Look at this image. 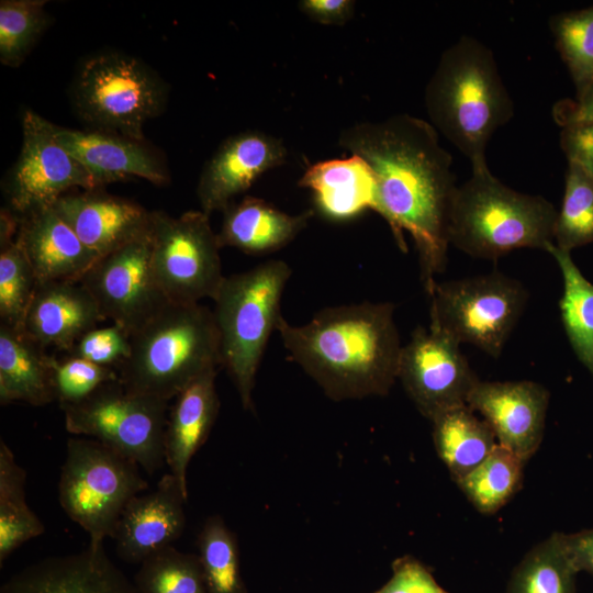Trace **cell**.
<instances>
[{
    "instance_id": "obj_36",
    "label": "cell",
    "mask_w": 593,
    "mask_h": 593,
    "mask_svg": "<svg viewBox=\"0 0 593 593\" xmlns=\"http://www.w3.org/2000/svg\"><path fill=\"white\" fill-rule=\"evenodd\" d=\"M46 1L2 0L0 2V61L18 67L48 24Z\"/></svg>"
},
{
    "instance_id": "obj_8",
    "label": "cell",
    "mask_w": 593,
    "mask_h": 593,
    "mask_svg": "<svg viewBox=\"0 0 593 593\" xmlns=\"http://www.w3.org/2000/svg\"><path fill=\"white\" fill-rule=\"evenodd\" d=\"M148 489L139 466L88 437L69 438L58 480V502L63 511L89 537L103 545L113 538L126 504Z\"/></svg>"
},
{
    "instance_id": "obj_35",
    "label": "cell",
    "mask_w": 593,
    "mask_h": 593,
    "mask_svg": "<svg viewBox=\"0 0 593 593\" xmlns=\"http://www.w3.org/2000/svg\"><path fill=\"white\" fill-rule=\"evenodd\" d=\"M593 243V176L568 163L562 205L555 225L553 244L567 251Z\"/></svg>"
},
{
    "instance_id": "obj_17",
    "label": "cell",
    "mask_w": 593,
    "mask_h": 593,
    "mask_svg": "<svg viewBox=\"0 0 593 593\" xmlns=\"http://www.w3.org/2000/svg\"><path fill=\"white\" fill-rule=\"evenodd\" d=\"M56 141L87 170L94 189L128 178L164 186L170 176L166 161L146 141L99 130H72L52 124Z\"/></svg>"
},
{
    "instance_id": "obj_40",
    "label": "cell",
    "mask_w": 593,
    "mask_h": 593,
    "mask_svg": "<svg viewBox=\"0 0 593 593\" xmlns=\"http://www.w3.org/2000/svg\"><path fill=\"white\" fill-rule=\"evenodd\" d=\"M389 581L373 593H449L418 559L404 555L393 560Z\"/></svg>"
},
{
    "instance_id": "obj_38",
    "label": "cell",
    "mask_w": 593,
    "mask_h": 593,
    "mask_svg": "<svg viewBox=\"0 0 593 593\" xmlns=\"http://www.w3.org/2000/svg\"><path fill=\"white\" fill-rule=\"evenodd\" d=\"M53 379L55 400L64 407L81 402L103 384L119 380V374L115 368L67 356L54 358Z\"/></svg>"
},
{
    "instance_id": "obj_3",
    "label": "cell",
    "mask_w": 593,
    "mask_h": 593,
    "mask_svg": "<svg viewBox=\"0 0 593 593\" xmlns=\"http://www.w3.org/2000/svg\"><path fill=\"white\" fill-rule=\"evenodd\" d=\"M430 124L471 165L484 161L494 132L514 115L493 52L463 35L446 48L425 89Z\"/></svg>"
},
{
    "instance_id": "obj_31",
    "label": "cell",
    "mask_w": 593,
    "mask_h": 593,
    "mask_svg": "<svg viewBox=\"0 0 593 593\" xmlns=\"http://www.w3.org/2000/svg\"><path fill=\"white\" fill-rule=\"evenodd\" d=\"M525 463L497 444L477 468L456 483L480 513L494 514L521 489Z\"/></svg>"
},
{
    "instance_id": "obj_37",
    "label": "cell",
    "mask_w": 593,
    "mask_h": 593,
    "mask_svg": "<svg viewBox=\"0 0 593 593\" xmlns=\"http://www.w3.org/2000/svg\"><path fill=\"white\" fill-rule=\"evenodd\" d=\"M37 286L32 265L18 238L0 248L1 324L22 328Z\"/></svg>"
},
{
    "instance_id": "obj_33",
    "label": "cell",
    "mask_w": 593,
    "mask_h": 593,
    "mask_svg": "<svg viewBox=\"0 0 593 593\" xmlns=\"http://www.w3.org/2000/svg\"><path fill=\"white\" fill-rule=\"evenodd\" d=\"M549 27L580 97L593 82V5L553 14Z\"/></svg>"
},
{
    "instance_id": "obj_43",
    "label": "cell",
    "mask_w": 593,
    "mask_h": 593,
    "mask_svg": "<svg viewBox=\"0 0 593 593\" xmlns=\"http://www.w3.org/2000/svg\"><path fill=\"white\" fill-rule=\"evenodd\" d=\"M552 119L560 126H569L593 121V82L575 99L560 100L552 107Z\"/></svg>"
},
{
    "instance_id": "obj_42",
    "label": "cell",
    "mask_w": 593,
    "mask_h": 593,
    "mask_svg": "<svg viewBox=\"0 0 593 593\" xmlns=\"http://www.w3.org/2000/svg\"><path fill=\"white\" fill-rule=\"evenodd\" d=\"M299 9L311 20L325 25H342L355 12L353 0H302Z\"/></svg>"
},
{
    "instance_id": "obj_6",
    "label": "cell",
    "mask_w": 593,
    "mask_h": 593,
    "mask_svg": "<svg viewBox=\"0 0 593 593\" xmlns=\"http://www.w3.org/2000/svg\"><path fill=\"white\" fill-rule=\"evenodd\" d=\"M291 275L286 261L271 259L225 277L213 300L221 366L234 382L244 410L254 411L256 374L282 316L281 299Z\"/></svg>"
},
{
    "instance_id": "obj_26",
    "label": "cell",
    "mask_w": 593,
    "mask_h": 593,
    "mask_svg": "<svg viewBox=\"0 0 593 593\" xmlns=\"http://www.w3.org/2000/svg\"><path fill=\"white\" fill-rule=\"evenodd\" d=\"M54 356L22 328L0 324V403L42 406L55 400Z\"/></svg>"
},
{
    "instance_id": "obj_19",
    "label": "cell",
    "mask_w": 593,
    "mask_h": 593,
    "mask_svg": "<svg viewBox=\"0 0 593 593\" xmlns=\"http://www.w3.org/2000/svg\"><path fill=\"white\" fill-rule=\"evenodd\" d=\"M0 593H136L134 583L109 559L103 545L49 557L10 577Z\"/></svg>"
},
{
    "instance_id": "obj_24",
    "label": "cell",
    "mask_w": 593,
    "mask_h": 593,
    "mask_svg": "<svg viewBox=\"0 0 593 593\" xmlns=\"http://www.w3.org/2000/svg\"><path fill=\"white\" fill-rule=\"evenodd\" d=\"M299 186L312 192L315 210L329 221H348L374 209L376 179L370 166L357 155L311 165Z\"/></svg>"
},
{
    "instance_id": "obj_23",
    "label": "cell",
    "mask_w": 593,
    "mask_h": 593,
    "mask_svg": "<svg viewBox=\"0 0 593 593\" xmlns=\"http://www.w3.org/2000/svg\"><path fill=\"white\" fill-rule=\"evenodd\" d=\"M216 371H208L187 385L175 398L167 417L165 461L187 495L189 463L208 440L220 410Z\"/></svg>"
},
{
    "instance_id": "obj_7",
    "label": "cell",
    "mask_w": 593,
    "mask_h": 593,
    "mask_svg": "<svg viewBox=\"0 0 593 593\" xmlns=\"http://www.w3.org/2000/svg\"><path fill=\"white\" fill-rule=\"evenodd\" d=\"M71 94L76 112L92 130L146 141L143 127L164 111L168 86L141 59L109 51L82 61Z\"/></svg>"
},
{
    "instance_id": "obj_32",
    "label": "cell",
    "mask_w": 593,
    "mask_h": 593,
    "mask_svg": "<svg viewBox=\"0 0 593 593\" xmlns=\"http://www.w3.org/2000/svg\"><path fill=\"white\" fill-rule=\"evenodd\" d=\"M197 547L208 593H247L236 535L220 515L205 519Z\"/></svg>"
},
{
    "instance_id": "obj_22",
    "label": "cell",
    "mask_w": 593,
    "mask_h": 593,
    "mask_svg": "<svg viewBox=\"0 0 593 593\" xmlns=\"http://www.w3.org/2000/svg\"><path fill=\"white\" fill-rule=\"evenodd\" d=\"M16 238L32 265L37 283L77 282L100 258L53 206L22 216Z\"/></svg>"
},
{
    "instance_id": "obj_29",
    "label": "cell",
    "mask_w": 593,
    "mask_h": 593,
    "mask_svg": "<svg viewBox=\"0 0 593 593\" xmlns=\"http://www.w3.org/2000/svg\"><path fill=\"white\" fill-rule=\"evenodd\" d=\"M577 573L562 533H552L514 568L505 593H577Z\"/></svg>"
},
{
    "instance_id": "obj_44",
    "label": "cell",
    "mask_w": 593,
    "mask_h": 593,
    "mask_svg": "<svg viewBox=\"0 0 593 593\" xmlns=\"http://www.w3.org/2000/svg\"><path fill=\"white\" fill-rule=\"evenodd\" d=\"M562 538L577 572L593 575V528L564 534Z\"/></svg>"
},
{
    "instance_id": "obj_10",
    "label": "cell",
    "mask_w": 593,
    "mask_h": 593,
    "mask_svg": "<svg viewBox=\"0 0 593 593\" xmlns=\"http://www.w3.org/2000/svg\"><path fill=\"white\" fill-rule=\"evenodd\" d=\"M427 293L430 326L493 358L501 355L528 299L518 280L500 272L436 281Z\"/></svg>"
},
{
    "instance_id": "obj_12",
    "label": "cell",
    "mask_w": 593,
    "mask_h": 593,
    "mask_svg": "<svg viewBox=\"0 0 593 593\" xmlns=\"http://www.w3.org/2000/svg\"><path fill=\"white\" fill-rule=\"evenodd\" d=\"M79 282L93 296L104 318L130 334L170 303L153 272L150 227L100 257Z\"/></svg>"
},
{
    "instance_id": "obj_45",
    "label": "cell",
    "mask_w": 593,
    "mask_h": 593,
    "mask_svg": "<svg viewBox=\"0 0 593 593\" xmlns=\"http://www.w3.org/2000/svg\"><path fill=\"white\" fill-rule=\"evenodd\" d=\"M21 217L9 208H2L0 214V246L4 247L15 240Z\"/></svg>"
},
{
    "instance_id": "obj_21",
    "label": "cell",
    "mask_w": 593,
    "mask_h": 593,
    "mask_svg": "<svg viewBox=\"0 0 593 593\" xmlns=\"http://www.w3.org/2000/svg\"><path fill=\"white\" fill-rule=\"evenodd\" d=\"M105 321L79 281L37 283L22 329L44 349L69 351L89 331Z\"/></svg>"
},
{
    "instance_id": "obj_11",
    "label": "cell",
    "mask_w": 593,
    "mask_h": 593,
    "mask_svg": "<svg viewBox=\"0 0 593 593\" xmlns=\"http://www.w3.org/2000/svg\"><path fill=\"white\" fill-rule=\"evenodd\" d=\"M203 211L171 216L150 212L152 268L170 303L193 304L214 300L225 277L221 246Z\"/></svg>"
},
{
    "instance_id": "obj_14",
    "label": "cell",
    "mask_w": 593,
    "mask_h": 593,
    "mask_svg": "<svg viewBox=\"0 0 593 593\" xmlns=\"http://www.w3.org/2000/svg\"><path fill=\"white\" fill-rule=\"evenodd\" d=\"M398 379L418 412L428 421L466 405L479 379L460 344L440 329L418 326L403 346Z\"/></svg>"
},
{
    "instance_id": "obj_34",
    "label": "cell",
    "mask_w": 593,
    "mask_h": 593,
    "mask_svg": "<svg viewBox=\"0 0 593 593\" xmlns=\"http://www.w3.org/2000/svg\"><path fill=\"white\" fill-rule=\"evenodd\" d=\"M133 583L136 593H208L198 555L174 546L144 560Z\"/></svg>"
},
{
    "instance_id": "obj_13",
    "label": "cell",
    "mask_w": 593,
    "mask_h": 593,
    "mask_svg": "<svg viewBox=\"0 0 593 593\" xmlns=\"http://www.w3.org/2000/svg\"><path fill=\"white\" fill-rule=\"evenodd\" d=\"M52 122L27 110L22 147L5 180L9 209L20 217L52 206L72 188L96 190L87 170L56 141Z\"/></svg>"
},
{
    "instance_id": "obj_25",
    "label": "cell",
    "mask_w": 593,
    "mask_h": 593,
    "mask_svg": "<svg viewBox=\"0 0 593 593\" xmlns=\"http://www.w3.org/2000/svg\"><path fill=\"white\" fill-rule=\"evenodd\" d=\"M313 213L307 210L293 215L260 198L246 197L224 210L219 244L221 248L234 247L251 255L269 254L292 242Z\"/></svg>"
},
{
    "instance_id": "obj_18",
    "label": "cell",
    "mask_w": 593,
    "mask_h": 593,
    "mask_svg": "<svg viewBox=\"0 0 593 593\" xmlns=\"http://www.w3.org/2000/svg\"><path fill=\"white\" fill-rule=\"evenodd\" d=\"M187 500L170 472L159 479L153 491L134 496L124 507L113 535L116 555L127 563L141 564L172 546L186 527Z\"/></svg>"
},
{
    "instance_id": "obj_9",
    "label": "cell",
    "mask_w": 593,
    "mask_h": 593,
    "mask_svg": "<svg viewBox=\"0 0 593 593\" xmlns=\"http://www.w3.org/2000/svg\"><path fill=\"white\" fill-rule=\"evenodd\" d=\"M61 410L68 433L107 445L135 461L149 475L166 465L168 401L131 393L116 380Z\"/></svg>"
},
{
    "instance_id": "obj_28",
    "label": "cell",
    "mask_w": 593,
    "mask_h": 593,
    "mask_svg": "<svg viewBox=\"0 0 593 593\" xmlns=\"http://www.w3.org/2000/svg\"><path fill=\"white\" fill-rule=\"evenodd\" d=\"M26 472L0 439V564L21 545L41 536L44 524L25 501Z\"/></svg>"
},
{
    "instance_id": "obj_5",
    "label": "cell",
    "mask_w": 593,
    "mask_h": 593,
    "mask_svg": "<svg viewBox=\"0 0 593 593\" xmlns=\"http://www.w3.org/2000/svg\"><path fill=\"white\" fill-rule=\"evenodd\" d=\"M219 366L220 335L213 311L199 303H169L131 334V354L116 371L128 392L169 402Z\"/></svg>"
},
{
    "instance_id": "obj_27",
    "label": "cell",
    "mask_w": 593,
    "mask_h": 593,
    "mask_svg": "<svg viewBox=\"0 0 593 593\" xmlns=\"http://www.w3.org/2000/svg\"><path fill=\"white\" fill-rule=\"evenodd\" d=\"M432 423L435 449L455 482L477 468L497 445L490 425L467 404L441 413Z\"/></svg>"
},
{
    "instance_id": "obj_20",
    "label": "cell",
    "mask_w": 593,
    "mask_h": 593,
    "mask_svg": "<svg viewBox=\"0 0 593 593\" xmlns=\"http://www.w3.org/2000/svg\"><path fill=\"white\" fill-rule=\"evenodd\" d=\"M53 209L82 243L102 257L149 231L150 211L97 190L66 193Z\"/></svg>"
},
{
    "instance_id": "obj_16",
    "label": "cell",
    "mask_w": 593,
    "mask_h": 593,
    "mask_svg": "<svg viewBox=\"0 0 593 593\" xmlns=\"http://www.w3.org/2000/svg\"><path fill=\"white\" fill-rule=\"evenodd\" d=\"M282 141L260 131L227 137L204 164L197 187L201 211H224L266 171L286 163Z\"/></svg>"
},
{
    "instance_id": "obj_15",
    "label": "cell",
    "mask_w": 593,
    "mask_h": 593,
    "mask_svg": "<svg viewBox=\"0 0 593 593\" xmlns=\"http://www.w3.org/2000/svg\"><path fill=\"white\" fill-rule=\"evenodd\" d=\"M549 396L534 381L479 380L467 405L490 425L499 445L527 461L542 441Z\"/></svg>"
},
{
    "instance_id": "obj_30",
    "label": "cell",
    "mask_w": 593,
    "mask_h": 593,
    "mask_svg": "<svg viewBox=\"0 0 593 593\" xmlns=\"http://www.w3.org/2000/svg\"><path fill=\"white\" fill-rule=\"evenodd\" d=\"M546 251L556 259L562 273L560 312L566 333L577 356L593 376V284L573 262L570 251L553 243Z\"/></svg>"
},
{
    "instance_id": "obj_1",
    "label": "cell",
    "mask_w": 593,
    "mask_h": 593,
    "mask_svg": "<svg viewBox=\"0 0 593 593\" xmlns=\"http://www.w3.org/2000/svg\"><path fill=\"white\" fill-rule=\"evenodd\" d=\"M339 147L361 157L376 179L374 211L405 250L403 231L414 239L428 292L447 262L448 216L456 191L452 157L427 121L403 113L343 130Z\"/></svg>"
},
{
    "instance_id": "obj_39",
    "label": "cell",
    "mask_w": 593,
    "mask_h": 593,
    "mask_svg": "<svg viewBox=\"0 0 593 593\" xmlns=\"http://www.w3.org/2000/svg\"><path fill=\"white\" fill-rule=\"evenodd\" d=\"M131 354V334L113 324L86 333L68 351L100 366L118 368Z\"/></svg>"
},
{
    "instance_id": "obj_2",
    "label": "cell",
    "mask_w": 593,
    "mask_h": 593,
    "mask_svg": "<svg viewBox=\"0 0 593 593\" xmlns=\"http://www.w3.org/2000/svg\"><path fill=\"white\" fill-rule=\"evenodd\" d=\"M290 358L334 401L387 395L403 346L390 302L325 307L306 324L281 316L277 329Z\"/></svg>"
},
{
    "instance_id": "obj_4",
    "label": "cell",
    "mask_w": 593,
    "mask_h": 593,
    "mask_svg": "<svg viewBox=\"0 0 593 593\" xmlns=\"http://www.w3.org/2000/svg\"><path fill=\"white\" fill-rule=\"evenodd\" d=\"M457 186L448 216V240L462 253L495 260L518 248L546 251L558 211L542 195L518 192L497 179L486 160L471 165Z\"/></svg>"
},
{
    "instance_id": "obj_41",
    "label": "cell",
    "mask_w": 593,
    "mask_h": 593,
    "mask_svg": "<svg viewBox=\"0 0 593 593\" xmlns=\"http://www.w3.org/2000/svg\"><path fill=\"white\" fill-rule=\"evenodd\" d=\"M560 147L568 163H574L593 176V121L561 127Z\"/></svg>"
}]
</instances>
